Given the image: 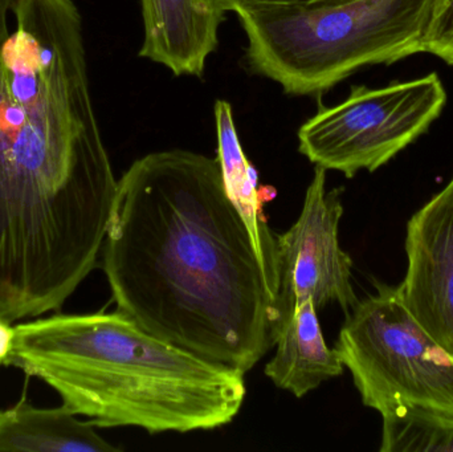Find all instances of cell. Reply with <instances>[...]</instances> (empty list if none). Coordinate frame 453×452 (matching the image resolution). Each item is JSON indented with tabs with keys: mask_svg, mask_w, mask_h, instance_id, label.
I'll use <instances>...</instances> for the list:
<instances>
[{
	"mask_svg": "<svg viewBox=\"0 0 453 452\" xmlns=\"http://www.w3.org/2000/svg\"><path fill=\"white\" fill-rule=\"evenodd\" d=\"M117 185L76 3L0 0V297L81 283Z\"/></svg>",
	"mask_w": 453,
	"mask_h": 452,
	"instance_id": "obj_1",
	"label": "cell"
},
{
	"mask_svg": "<svg viewBox=\"0 0 453 452\" xmlns=\"http://www.w3.org/2000/svg\"><path fill=\"white\" fill-rule=\"evenodd\" d=\"M101 267L117 310L206 360L245 374L276 344L279 299L218 157L137 159L117 185Z\"/></svg>",
	"mask_w": 453,
	"mask_h": 452,
	"instance_id": "obj_2",
	"label": "cell"
},
{
	"mask_svg": "<svg viewBox=\"0 0 453 452\" xmlns=\"http://www.w3.org/2000/svg\"><path fill=\"white\" fill-rule=\"evenodd\" d=\"M4 365L39 379L100 429L210 432L231 424L247 395L242 372L154 336L119 310L19 324Z\"/></svg>",
	"mask_w": 453,
	"mask_h": 452,
	"instance_id": "obj_3",
	"label": "cell"
},
{
	"mask_svg": "<svg viewBox=\"0 0 453 452\" xmlns=\"http://www.w3.org/2000/svg\"><path fill=\"white\" fill-rule=\"evenodd\" d=\"M433 0H350L322 7L234 11L256 73L288 95H321L354 72L423 52Z\"/></svg>",
	"mask_w": 453,
	"mask_h": 452,
	"instance_id": "obj_4",
	"label": "cell"
},
{
	"mask_svg": "<svg viewBox=\"0 0 453 452\" xmlns=\"http://www.w3.org/2000/svg\"><path fill=\"white\" fill-rule=\"evenodd\" d=\"M338 334L337 350L367 408L453 421V357L423 328L401 287L375 281Z\"/></svg>",
	"mask_w": 453,
	"mask_h": 452,
	"instance_id": "obj_5",
	"label": "cell"
},
{
	"mask_svg": "<svg viewBox=\"0 0 453 452\" xmlns=\"http://www.w3.org/2000/svg\"><path fill=\"white\" fill-rule=\"evenodd\" d=\"M446 103L436 73L378 89L361 85L343 103L321 106L300 127L298 150L316 166L346 178L372 172L425 134Z\"/></svg>",
	"mask_w": 453,
	"mask_h": 452,
	"instance_id": "obj_6",
	"label": "cell"
},
{
	"mask_svg": "<svg viewBox=\"0 0 453 452\" xmlns=\"http://www.w3.org/2000/svg\"><path fill=\"white\" fill-rule=\"evenodd\" d=\"M326 172L314 167L297 222L277 235V297L282 320L303 300H311L317 310L335 303L346 313L358 303L353 260L338 241L343 188L326 191Z\"/></svg>",
	"mask_w": 453,
	"mask_h": 452,
	"instance_id": "obj_7",
	"label": "cell"
},
{
	"mask_svg": "<svg viewBox=\"0 0 453 452\" xmlns=\"http://www.w3.org/2000/svg\"><path fill=\"white\" fill-rule=\"evenodd\" d=\"M406 255L404 302L453 357V175L407 223Z\"/></svg>",
	"mask_w": 453,
	"mask_h": 452,
	"instance_id": "obj_8",
	"label": "cell"
},
{
	"mask_svg": "<svg viewBox=\"0 0 453 452\" xmlns=\"http://www.w3.org/2000/svg\"><path fill=\"white\" fill-rule=\"evenodd\" d=\"M145 39L140 56L175 76L201 77L219 45L226 11L219 0H141Z\"/></svg>",
	"mask_w": 453,
	"mask_h": 452,
	"instance_id": "obj_9",
	"label": "cell"
},
{
	"mask_svg": "<svg viewBox=\"0 0 453 452\" xmlns=\"http://www.w3.org/2000/svg\"><path fill=\"white\" fill-rule=\"evenodd\" d=\"M276 353L266 364L265 376L279 389L305 397L324 382L343 373L337 350L325 342L317 308L303 300L282 320L277 333Z\"/></svg>",
	"mask_w": 453,
	"mask_h": 452,
	"instance_id": "obj_10",
	"label": "cell"
},
{
	"mask_svg": "<svg viewBox=\"0 0 453 452\" xmlns=\"http://www.w3.org/2000/svg\"><path fill=\"white\" fill-rule=\"evenodd\" d=\"M214 111L218 134L217 157L220 162L226 194L242 214L269 283L279 294L277 235L269 227L263 211L264 203L274 198L276 190L258 188L257 172L242 150L231 103L226 100H218Z\"/></svg>",
	"mask_w": 453,
	"mask_h": 452,
	"instance_id": "obj_11",
	"label": "cell"
},
{
	"mask_svg": "<svg viewBox=\"0 0 453 452\" xmlns=\"http://www.w3.org/2000/svg\"><path fill=\"white\" fill-rule=\"evenodd\" d=\"M68 409H42L23 400L0 411V452H119Z\"/></svg>",
	"mask_w": 453,
	"mask_h": 452,
	"instance_id": "obj_12",
	"label": "cell"
},
{
	"mask_svg": "<svg viewBox=\"0 0 453 452\" xmlns=\"http://www.w3.org/2000/svg\"><path fill=\"white\" fill-rule=\"evenodd\" d=\"M382 419V452H453L451 419L412 411Z\"/></svg>",
	"mask_w": 453,
	"mask_h": 452,
	"instance_id": "obj_13",
	"label": "cell"
},
{
	"mask_svg": "<svg viewBox=\"0 0 453 452\" xmlns=\"http://www.w3.org/2000/svg\"><path fill=\"white\" fill-rule=\"evenodd\" d=\"M422 47L453 65V0H433Z\"/></svg>",
	"mask_w": 453,
	"mask_h": 452,
	"instance_id": "obj_14",
	"label": "cell"
},
{
	"mask_svg": "<svg viewBox=\"0 0 453 452\" xmlns=\"http://www.w3.org/2000/svg\"><path fill=\"white\" fill-rule=\"evenodd\" d=\"M226 11L234 12L240 7H261V5H296V7H322L338 4L350 0H219Z\"/></svg>",
	"mask_w": 453,
	"mask_h": 452,
	"instance_id": "obj_15",
	"label": "cell"
},
{
	"mask_svg": "<svg viewBox=\"0 0 453 452\" xmlns=\"http://www.w3.org/2000/svg\"><path fill=\"white\" fill-rule=\"evenodd\" d=\"M15 326L0 316V365H4L11 349H12Z\"/></svg>",
	"mask_w": 453,
	"mask_h": 452,
	"instance_id": "obj_16",
	"label": "cell"
}]
</instances>
